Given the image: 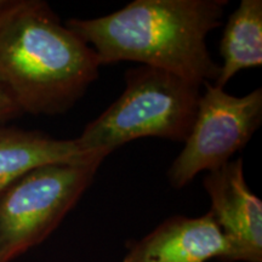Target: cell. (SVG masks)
Masks as SVG:
<instances>
[{
  "instance_id": "1",
  "label": "cell",
  "mask_w": 262,
  "mask_h": 262,
  "mask_svg": "<svg viewBox=\"0 0 262 262\" xmlns=\"http://www.w3.org/2000/svg\"><path fill=\"white\" fill-rule=\"evenodd\" d=\"M96 52L41 0L0 8V89L22 113H66L98 78Z\"/></svg>"
},
{
  "instance_id": "2",
  "label": "cell",
  "mask_w": 262,
  "mask_h": 262,
  "mask_svg": "<svg viewBox=\"0 0 262 262\" xmlns=\"http://www.w3.org/2000/svg\"><path fill=\"white\" fill-rule=\"evenodd\" d=\"M227 0H135L97 18L66 26L96 52L100 64L131 61L198 85L217 79L220 66L206 37L221 26Z\"/></svg>"
},
{
  "instance_id": "3",
  "label": "cell",
  "mask_w": 262,
  "mask_h": 262,
  "mask_svg": "<svg viewBox=\"0 0 262 262\" xmlns=\"http://www.w3.org/2000/svg\"><path fill=\"white\" fill-rule=\"evenodd\" d=\"M201 88L148 66L129 70L123 94L85 126L75 142L85 153L106 155L142 137L185 143L194 123Z\"/></svg>"
},
{
  "instance_id": "4",
  "label": "cell",
  "mask_w": 262,
  "mask_h": 262,
  "mask_svg": "<svg viewBox=\"0 0 262 262\" xmlns=\"http://www.w3.org/2000/svg\"><path fill=\"white\" fill-rule=\"evenodd\" d=\"M108 155L39 166L0 193V262H11L47 239L93 183Z\"/></svg>"
},
{
  "instance_id": "5",
  "label": "cell",
  "mask_w": 262,
  "mask_h": 262,
  "mask_svg": "<svg viewBox=\"0 0 262 262\" xmlns=\"http://www.w3.org/2000/svg\"><path fill=\"white\" fill-rule=\"evenodd\" d=\"M191 133L168 171L173 188L187 186L202 171H212L243 149L262 122L261 88L237 97L205 83Z\"/></svg>"
},
{
  "instance_id": "6",
  "label": "cell",
  "mask_w": 262,
  "mask_h": 262,
  "mask_svg": "<svg viewBox=\"0 0 262 262\" xmlns=\"http://www.w3.org/2000/svg\"><path fill=\"white\" fill-rule=\"evenodd\" d=\"M204 188L210 214L231 248L228 262H262V202L247 185L243 160L209 171Z\"/></svg>"
},
{
  "instance_id": "7",
  "label": "cell",
  "mask_w": 262,
  "mask_h": 262,
  "mask_svg": "<svg viewBox=\"0 0 262 262\" xmlns=\"http://www.w3.org/2000/svg\"><path fill=\"white\" fill-rule=\"evenodd\" d=\"M231 248L210 211L199 217L173 216L139 241L123 262H228Z\"/></svg>"
},
{
  "instance_id": "8",
  "label": "cell",
  "mask_w": 262,
  "mask_h": 262,
  "mask_svg": "<svg viewBox=\"0 0 262 262\" xmlns=\"http://www.w3.org/2000/svg\"><path fill=\"white\" fill-rule=\"evenodd\" d=\"M75 140L55 139L35 130H24L0 123V193L16 180L49 164L86 158Z\"/></svg>"
},
{
  "instance_id": "9",
  "label": "cell",
  "mask_w": 262,
  "mask_h": 262,
  "mask_svg": "<svg viewBox=\"0 0 262 262\" xmlns=\"http://www.w3.org/2000/svg\"><path fill=\"white\" fill-rule=\"evenodd\" d=\"M224 63L214 85L224 89L238 72L262 66V2L242 0L229 16L220 42Z\"/></svg>"
},
{
  "instance_id": "10",
  "label": "cell",
  "mask_w": 262,
  "mask_h": 262,
  "mask_svg": "<svg viewBox=\"0 0 262 262\" xmlns=\"http://www.w3.org/2000/svg\"><path fill=\"white\" fill-rule=\"evenodd\" d=\"M22 112L9 95L0 89V123H5L10 119L18 117Z\"/></svg>"
},
{
  "instance_id": "11",
  "label": "cell",
  "mask_w": 262,
  "mask_h": 262,
  "mask_svg": "<svg viewBox=\"0 0 262 262\" xmlns=\"http://www.w3.org/2000/svg\"><path fill=\"white\" fill-rule=\"evenodd\" d=\"M4 3H5V0H0V8H2V6L4 5Z\"/></svg>"
}]
</instances>
